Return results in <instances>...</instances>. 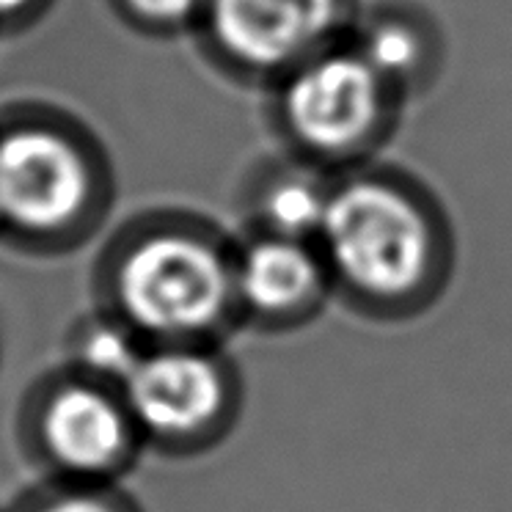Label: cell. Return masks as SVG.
I'll return each mask as SVG.
<instances>
[{
	"mask_svg": "<svg viewBox=\"0 0 512 512\" xmlns=\"http://www.w3.org/2000/svg\"><path fill=\"white\" fill-rule=\"evenodd\" d=\"M14 441L36 479L67 485H124L146 455L122 386L64 361L23 391Z\"/></svg>",
	"mask_w": 512,
	"mask_h": 512,
	"instance_id": "5",
	"label": "cell"
},
{
	"mask_svg": "<svg viewBox=\"0 0 512 512\" xmlns=\"http://www.w3.org/2000/svg\"><path fill=\"white\" fill-rule=\"evenodd\" d=\"M53 0H0V31H23L42 20Z\"/></svg>",
	"mask_w": 512,
	"mask_h": 512,
	"instance_id": "14",
	"label": "cell"
},
{
	"mask_svg": "<svg viewBox=\"0 0 512 512\" xmlns=\"http://www.w3.org/2000/svg\"><path fill=\"white\" fill-rule=\"evenodd\" d=\"M116 17L146 36L196 34L207 0H108Z\"/></svg>",
	"mask_w": 512,
	"mask_h": 512,
	"instance_id": "13",
	"label": "cell"
},
{
	"mask_svg": "<svg viewBox=\"0 0 512 512\" xmlns=\"http://www.w3.org/2000/svg\"><path fill=\"white\" fill-rule=\"evenodd\" d=\"M234 243L237 237L199 212H138L94 256L91 309L149 347L223 345L240 328Z\"/></svg>",
	"mask_w": 512,
	"mask_h": 512,
	"instance_id": "1",
	"label": "cell"
},
{
	"mask_svg": "<svg viewBox=\"0 0 512 512\" xmlns=\"http://www.w3.org/2000/svg\"><path fill=\"white\" fill-rule=\"evenodd\" d=\"M320 245L276 234L243 232L234 243V301L240 328L290 331L334 298Z\"/></svg>",
	"mask_w": 512,
	"mask_h": 512,
	"instance_id": "8",
	"label": "cell"
},
{
	"mask_svg": "<svg viewBox=\"0 0 512 512\" xmlns=\"http://www.w3.org/2000/svg\"><path fill=\"white\" fill-rule=\"evenodd\" d=\"M3 512H146L124 485H67L36 479Z\"/></svg>",
	"mask_w": 512,
	"mask_h": 512,
	"instance_id": "12",
	"label": "cell"
},
{
	"mask_svg": "<svg viewBox=\"0 0 512 512\" xmlns=\"http://www.w3.org/2000/svg\"><path fill=\"white\" fill-rule=\"evenodd\" d=\"M122 394L146 455L188 460L226 441L243 411V378L223 345H152Z\"/></svg>",
	"mask_w": 512,
	"mask_h": 512,
	"instance_id": "6",
	"label": "cell"
},
{
	"mask_svg": "<svg viewBox=\"0 0 512 512\" xmlns=\"http://www.w3.org/2000/svg\"><path fill=\"white\" fill-rule=\"evenodd\" d=\"M146 347L149 345L130 334L122 323L89 309L69 328L64 339V364L122 386Z\"/></svg>",
	"mask_w": 512,
	"mask_h": 512,
	"instance_id": "11",
	"label": "cell"
},
{
	"mask_svg": "<svg viewBox=\"0 0 512 512\" xmlns=\"http://www.w3.org/2000/svg\"><path fill=\"white\" fill-rule=\"evenodd\" d=\"M317 245L336 298L375 317L424 312L444 292L455 259L438 196L378 160L336 174Z\"/></svg>",
	"mask_w": 512,
	"mask_h": 512,
	"instance_id": "2",
	"label": "cell"
},
{
	"mask_svg": "<svg viewBox=\"0 0 512 512\" xmlns=\"http://www.w3.org/2000/svg\"><path fill=\"white\" fill-rule=\"evenodd\" d=\"M0 512H3V507H0Z\"/></svg>",
	"mask_w": 512,
	"mask_h": 512,
	"instance_id": "15",
	"label": "cell"
},
{
	"mask_svg": "<svg viewBox=\"0 0 512 512\" xmlns=\"http://www.w3.org/2000/svg\"><path fill=\"white\" fill-rule=\"evenodd\" d=\"M108 152L75 116L50 105L0 111V248L28 259L83 251L111 218Z\"/></svg>",
	"mask_w": 512,
	"mask_h": 512,
	"instance_id": "3",
	"label": "cell"
},
{
	"mask_svg": "<svg viewBox=\"0 0 512 512\" xmlns=\"http://www.w3.org/2000/svg\"><path fill=\"white\" fill-rule=\"evenodd\" d=\"M265 91L281 149L331 174L375 163L408 108L347 39L306 58Z\"/></svg>",
	"mask_w": 512,
	"mask_h": 512,
	"instance_id": "4",
	"label": "cell"
},
{
	"mask_svg": "<svg viewBox=\"0 0 512 512\" xmlns=\"http://www.w3.org/2000/svg\"><path fill=\"white\" fill-rule=\"evenodd\" d=\"M361 0H207L196 28L221 75L268 89L350 34Z\"/></svg>",
	"mask_w": 512,
	"mask_h": 512,
	"instance_id": "7",
	"label": "cell"
},
{
	"mask_svg": "<svg viewBox=\"0 0 512 512\" xmlns=\"http://www.w3.org/2000/svg\"><path fill=\"white\" fill-rule=\"evenodd\" d=\"M347 42L405 102L427 94L444 75L446 34L422 3L378 0L361 6Z\"/></svg>",
	"mask_w": 512,
	"mask_h": 512,
	"instance_id": "9",
	"label": "cell"
},
{
	"mask_svg": "<svg viewBox=\"0 0 512 512\" xmlns=\"http://www.w3.org/2000/svg\"><path fill=\"white\" fill-rule=\"evenodd\" d=\"M336 174L281 149L262 160L245 179V232L276 234L317 243L323 229Z\"/></svg>",
	"mask_w": 512,
	"mask_h": 512,
	"instance_id": "10",
	"label": "cell"
}]
</instances>
